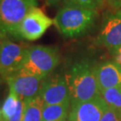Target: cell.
Returning a JSON list of instances; mask_svg holds the SVG:
<instances>
[{
	"mask_svg": "<svg viewBox=\"0 0 121 121\" xmlns=\"http://www.w3.org/2000/svg\"><path fill=\"white\" fill-rule=\"evenodd\" d=\"M25 108L23 121H42V112L45 105L40 95L24 101Z\"/></svg>",
	"mask_w": 121,
	"mask_h": 121,
	"instance_id": "obj_14",
	"label": "cell"
},
{
	"mask_svg": "<svg viewBox=\"0 0 121 121\" xmlns=\"http://www.w3.org/2000/svg\"><path fill=\"white\" fill-rule=\"evenodd\" d=\"M60 1H61V0H46V2L49 6H54V5L57 4Z\"/></svg>",
	"mask_w": 121,
	"mask_h": 121,
	"instance_id": "obj_20",
	"label": "cell"
},
{
	"mask_svg": "<svg viewBox=\"0 0 121 121\" xmlns=\"http://www.w3.org/2000/svg\"><path fill=\"white\" fill-rule=\"evenodd\" d=\"M64 6L97 10L103 4V0H63Z\"/></svg>",
	"mask_w": 121,
	"mask_h": 121,
	"instance_id": "obj_16",
	"label": "cell"
},
{
	"mask_svg": "<svg viewBox=\"0 0 121 121\" xmlns=\"http://www.w3.org/2000/svg\"><path fill=\"white\" fill-rule=\"evenodd\" d=\"M109 106L101 95L84 102H70L68 119L71 121H100Z\"/></svg>",
	"mask_w": 121,
	"mask_h": 121,
	"instance_id": "obj_8",
	"label": "cell"
},
{
	"mask_svg": "<svg viewBox=\"0 0 121 121\" xmlns=\"http://www.w3.org/2000/svg\"><path fill=\"white\" fill-rule=\"evenodd\" d=\"M60 62L58 50L46 46H33L25 51L24 61L16 74L33 76L44 79L49 76Z\"/></svg>",
	"mask_w": 121,
	"mask_h": 121,
	"instance_id": "obj_2",
	"label": "cell"
},
{
	"mask_svg": "<svg viewBox=\"0 0 121 121\" xmlns=\"http://www.w3.org/2000/svg\"><path fill=\"white\" fill-rule=\"evenodd\" d=\"M5 80L20 99L26 101L39 95L43 79L33 76L14 74Z\"/></svg>",
	"mask_w": 121,
	"mask_h": 121,
	"instance_id": "obj_10",
	"label": "cell"
},
{
	"mask_svg": "<svg viewBox=\"0 0 121 121\" xmlns=\"http://www.w3.org/2000/svg\"><path fill=\"white\" fill-rule=\"evenodd\" d=\"M98 42L111 51L121 47V9L106 15Z\"/></svg>",
	"mask_w": 121,
	"mask_h": 121,
	"instance_id": "obj_9",
	"label": "cell"
},
{
	"mask_svg": "<svg viewBox=\"0 0 121 121\" xmlns=\"http://www.w3.org/2000/svg\"><path fill=\"white\" fill-rule=\"evenodd\" d=\"M25 103L17 96L14 91L9 88V92L2 105V117L6 121H23Z\"/></svg>",
	"mask_w": 121,
	"mask_h": 121,
	"instance_id": "obj_12",
	"label": "cell"
},
{
	"mask_svg": "<svg viewBox=\"0 0 121 121\" xmlns=\"http://www.w3.org/2000/svg\"><path fill=\"white\" fill-rule=\"evenodd\" d=\"M95 73L100 92L121 85V65L116 61L95 65Z\"/></svg>",
	"mask_w": 121,
	"mask_h": 121,
	"instance_id": "obj_11",
	"label": "cell"
},
{
	"mask_svg": "<svg viewBox=\"0 0 121 121\" xmlns=\"http://www.w3.org/2000/svg\"><path fill=\"white\" fill-rule=\"evenodd\" d=\"M54 21L42 9L35 7L29 11L19 27V38L27 41L38 40L45 34Z\"/></svg>",
	"mask_w": 121,
	"mask_h": 121,
	"instance_id": "obj_7",
	"label": "cell"
},
{
	"mask_svg": "<svg viewBox=\"0 0 121 121\" xmlns=\"http://www.w3.org/2000/svg\"><path fill=\"white\" fill-rule=\"evenodd\" d=\"M26 47L9 39L0 40V79L16 74L24 61Z\"/></svg>",
	"mask_w": 121,
	"mask_h": 121,
	"instance_id": "obj_6",
	"label": "cell"
},
{
	"mask_svg": "<svg viewBox=\"0 0 121 121\" xmlns=\"http://www.w3.org/2000/svg\"><path fill=\"white\" fill-rule=\"evenodd\" d=\"M100 121H121V116L118 111L109 107Z\"/></svg>",
	"mask_w": 121,
	"mask_h": 121,
	"instance_id": "obj_17",
	"label": "cell"
},
{
	"mask_svg": "<svg viewBox=\"0 0 121 121\" xmlns=\"http://www.w3.org/2000/svg\"><path fill=\"white\" fill-rule=\"evenodd\" d=\"M66 77L70 92V102L87 101L100 95L95 65L88 61H81L74 64Z\"/></svg>",
	"mask_w": 121,
	"mask_h": 121,
	"instance_id": "obj_1",
	"label": "cell"
},
{
	"mask_svg": "<svg viewBox=\"0 0 121 121\" xmlns=\"http://www.w3.org/2000/svg\"><path fill=\"white\" fill-rule=\"evenodd\" d=\"M70 102L57 105H45L42 121H63L68 118Z\"/></svg>",
	"mask_w": 121,
	"mask_h": 121,
	"instance_id": "obj_13",
	"label": "cell"
},
{
	"mask_svg": "<svg viewBox=\"0 0 121 121\" xmlns=\"http://www.w3.org/2000/svg\"><path fill=\"white\" fill-rule=\"evenodd\" d=\"M100 95L109 108L118 112L121 110V85L100 92Z\"/></svg>",
	"mask_w": 121,
	"mask_h": 121,
	"instance_id": "obj_15",
	"label": "cell"
},
{
	"mask_svg": "<svg viewBox=\"0 0 121 121\" xmlns=\"http://www.w3.org/2000/svg\"><path fill=\"white\" fill-rule=\"evenodd\" d=\"M39 95L45 105L70 102V92L66 75L51 73L45 77L42 80Z\"/></svg>",
	"mask_w": 121,
	"mask_h": 121,
	"instance_id": "obj_5",
	"label": "cell"
},
{
	"mask_svg": "<svg viewBox=\"0 0 121 121\" xmlns=\"http://www.w3.org/2000/svg\"><path fill=\"white\" fill-rule=\"evenodd\" d=\"M0 82H1V79H0ZM2 118H3L2 117V109L0 108V119H2Z\"/></svg>",
	"mask_w": 121,
	"mask_h": 121,
	"instance_id": "obj_21",
	"label": "cell"
},
{
	"mask_svg": "<svg viewBox=\"0 0 121 121\" xmlns=\"http://www.w3.org/2000/svg\"><path fill=\"white\" fill-rule=\"evenodd\" d=\"M63 121H71V120H69L68 118H67V119H66V120H63Z\"/></svg>",
	"mask_w": 121,
	"mask_h": 121,
	"instance_id": "obj_23",
	"label": "cell"
},
{
	"mask_svg": "<svg viewBox=\"0 0 121 121\" xmlns=\"http://www.w3.org/2000/svg\"><path fill=\"white\" fill-rule=\"evenodd\" d=\"M119 112H120V116H121V110H120V111Z\"/></svg>",
	"mask_w": 121,
	"mask_h": 121,
	"instance_id": "obj_24",
	"label": "cell"
},
{
	"mask_svg": "<svg viewBox=\"0 0 121 121\" xmlns=\"http://www.w3.org/2000/svg\"><path fill=\"white\" fill-rule=\"evenodd\" d=\"M108 5L113 10H119L121 9V0H106Z\"/></svg>",
	"mask_w": 121,
	"mask_h": 121,
	"instance_id": "obj_18",
	"label": "cell"
},
{
	"mask_svg": "<svg viewBox=\"0 0 121 121\" xmlns=\"http://www.w3.org/2000/svg\"><path fill=\"white\" fill-rule=\"evenodd\" d=\"M37 0H0V39L19 38V27Z\"/></svg>",
	"mask_w": 121,
	"mask_h": 121,
	"instance_id": "obj_4",
	"label": "cell"
},
{
	"mask_svg": "<svg viewBox=\"0 0 121 121\" xmlns=\"http://www.w3.org/2000/svg\"><path fill=\"white\" fill-rule=\"evenodd\" d=\"M97 10L64 6L54 17L55 26L63 36L75 38L90 30L97 17Z\"/></svg>",
	"mask_w": 121,
	"mask_h": 121,
	"instance_id": "obj_3",
	"label": "cell"
},
{
	"mask_svg": "<svg viewBox=\"0 0 121 121\" xmlns=\"http://www.w3.org/2000/svg\"><path fill=\"white\" fill-rule=\"evenodd\" d=\"M115 56V61L119 65H121V47L117 49L115 51H113Z\"/></svg>",
	"mask_w": 121,
	"mask_h": 121,
	"instance_id": "obj_19",
	"label": "cell"
},
{
	"mask_svg": "<svg viewBox=\"0 0 121 121\" xmlns=\"http://www.w3.org/2000/svg\"><path fill=\"white\" fill-rule=\"evenodd\" d=\"M0 121H6V120H5L4 118H2V119H0Z\"/></svg>",
	"mask_w": 121,
	"mask_h": 121,
	"instance_id": "obj_22",
	"label": "cell"
}]
</instances>
